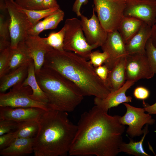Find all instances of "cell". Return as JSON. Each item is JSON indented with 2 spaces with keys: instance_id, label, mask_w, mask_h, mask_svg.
I'll use <instances>...</instances> for the list:
<instances>
[{
  "instance_id": "obj_29",
  "label": "cell",
  "mask_w": 156,
  "mask_h": 156,
  "mask_svg": "<svg viewBox=\"0 0 156 156\" xmlns=\"http://www.w3.org/2000/svg\"><path fill=\"white\" fill-rule=\"evenodd\" d=\"M16 4L20 8L28 10L44 9L43 0H15Z\"/></svg>"
},
{
  "instance_id": "obj_9",
  "label": "cell",
  "mask_w": 156,
  "mask_h": 156,
  "mask_svg": "<svg viewBox=\"0 0 156 156\" xmlns=\"http://www.w3.org/2000/svg\"><path fill=\"white\" fill-rule=\"evenodd\" d=\"M126 109L124 115L120 117V122L128 127L126 131L127 135L132 138L139 137L143 134L145 125H153L155 121L151 114L145 113L144 108H138L133 106L129 104L123 103Z\"/></svg>"
},
{
  "instance_id": "obj_39",
  "label": "cell",
  "mask_w": 156,
  "mask_h": 156,
  "mask_svg": "<svg viewBox=\"0 0 156 156\" xmlns=\"http://www.w3.org/2000/svg\"><path fill=\"white\" fill-rule=\"evenodd\" d=\"M88 0H75L73 5L72 11L77 16H80L81 15L80 10L82 5L87 4Z\"/></svg>"
},
{
  "instance_id": "obj_32",
  "label": "cell",
  "mask_w": 156,
  "mask_h": 156,
  "mask_svg": "<svg viewBox=\"0 0 156 156\" xmlns=\"http://www.w3.org/2000/svg\"><path fill=\"white\" fill-rule=\"evenodd\" d=\"M108 57V55L105 52L102 53L99 51L92 52L89 59L90 63L95 68L102 65Z\"/></svg>"
},
{
  "instance_id": "obj_8",
  "label": "cell",
  "mask_w": 156,
  "mask_h": 156,
  "mask_svg": "<svg viewBox=\"0 0 156 156\" xmlns=\"http://www.w3.org/2000/svg\"><path fill=\"white\" fill-rule=\"evenodd\" d=\"M22 83L13 86L8 92H0V107H34L48 110L46 104L30 98L32 93L31 88L29 86L23 85Z\"/></svg>"
},
{
  "instance_id": "obj_6",
  "label": "cell",
  "mask_w": 156,
  "mask_h": 156,
  "mask_svg": "<svg viewBox=\"0 0 156 156\" xmlns=\"http://www.w3.org/2000/svg\"><path fill=\"white\" fill-rule=\"evenodd\" d=\"M93 10L107 32L117 30L124 16L126 0H93Z\"/></svg>"
},
{
  "instance_id": "obj_33",
  "label": "cell",
  "mask_w": 156,
  "mask_h": 156,
  "mask_svg": "<svg viewBox=\"0 0 156 156\" xmlns=\"http://www.w3.org/2000/svg\"><path fill=\"white\" fill-rule=\"evenodd\" d=\"M18 122L8 119H0V135L15 131Z\"/></svg>"
},
{
  "instance_id": "obj_28",
  "label": "cell",
  "mask_w": 156,
  "mask_h": 156,
  "mask_svg": "<svg viewBox=\"0 0 156 156\" xmlns=\"http://www.w3.org/2000/svg\"><path fill=\"white\" fill-rule=\"evenodd\" d=\"M21 8L26 14L29 20L33 26L36 24L40 20L44 18H45L52 14L60 8H55L33 10Z\"/></svg>"
},
{
  "instance_id": "obj_20",
  "label": "cell",
  "mask_w": 156,
  "mask_h": 156,
  "mask_svg": "<svg viewBox=\"0 0 156 156\" xmlns=\"http://www.w3.org/2000/svg\"><path fill=\"white\" fill-rule=\"evenodd\" d=\"M126 57L121 58L109 71L105 83L111 92L119 89L125 82Z\"/></svg>"
},
{
  "instance_id": "obj_17",
  "label": "cell",
  "mask_w": 156,
  "mask_h": 156,
  "mask_svg": "<svg viewBox=\"0 0 156 156\" xmlns=\"http://www.w3.org/2000/svg\"><path fill=\"white\" fill-rule=\"evenodd\" d=\"M10 49L9 62L3 75L22 66L28 65L33 60L24 40L20 42L16 49Z\"/></svg>"
},
{
  "instance_id": "obj_22",
  "label": "cell",
  "mask_w": 156,
  "mask_h": 156,
  "mask_svg": "<svg viewBox=\"0 0 156 156\" xmlns=\"http://www.w3.org/2000/svg\"><path fill=\"white\" fill-rule=\"evenodd\" d=\"M143 22L134 17L124 16L120 23L117 30L125 44L138 31Z\"/></svg>"
},
{
  "instance_id": "obj_42",
  "label": "cell",
  "mask_w": 156,
  "mask_h": 156,
  "mask_svg": "<svg viewBox=\"0 0 156 156\" xmlns=\"http://www.w3.org/2000/svg\"><path fill=\"white\" fill-rule=\"evenodd\" d=\"M150 38L153 44L156 47V19L151 26V34Z\"/></svg>"
},
{
  "instance_id": "obj_37",
  "label": "cell",
  "mask_w": 156,
  "mask_h": 156,
  "mask_svg": "<svg viewBox=\"0 0 156 156\" xmlns=\"http://www.w3.org/2000/svg\"><path fill=\"white\" fill-rule=\"evenodd\" d=\"M133 94L135 97L137 99L144 100L148 98L150 93L148 90L146 88L139 86L134 89Z\"/></svg>"
},
{
  "instance_id": "obj_19",
  "label": "cell",
  "mask_w": 156,
  "mask_h": 156,
  "mask_svg": "<svg viewBox=\"0 0 156 156\" xmlns=\"http://www.w3.org/2000/svg\"><path fill=\"white\" fill-rule=\"evenodd\" d=\"M34 137L17 138L7 147L0 150V155L3 156H22L33 152Z\"/></svg>"
},
{
  "instance_id": "obj_7",
  "label": "cell",
  "mask_w": 156,
  "mask_h": 156,
  "mask_svg": "<svg viewBox=\"0 0 156 156\" xmlns=\"http://www.w3.org/2000/svg\"><path fill=\"white\" fill-rule=\"evenodd\" d=\"M5 1L6 9L10 17V48L13 49L28 36V31L33 26L25 13L14 2H12L9 0Z\"/></svg>"
},
{
  "instance_id": "obj_38",
  "label": "cell",
  "mask_w": 156,
  "mask_h": 156,
  "mask_svg": "<svg viewBox=\"0 0 156 156\" xmlns=\"http://www.w3.org/2000/svg\"><path fill=\"white\" fill-rule=\"evenodd\" d=\"M94 68L97 75L102 80L105 82L109 71L107 67L104 64Z\"/></svg>"
},
{
  "instance_id": "obj_26",
  "label": "cell",
  "mask_w": 156,
  "mask_h": 156,
  "mask_svg": "<svg viewBox=\"0 0 156 156\" xmlns=\"http://www.w3.org/2000/svg\"><path fill=\"white\" fill-rule=\"evenodd\" d=\"M10 21L6 20L4 16L2 14H0V52L8 47H10Z\"/></svg>"
},
{
  "instance_id": "obj_40",
  "label": "cell",
  "mask_w": 156,
  "mask_h": 156,
  "mask_svg": "<svg viewBox=\"0 0 156 156\" xmlns=\"http://www.w3.org/2000/svg\"><path fill=\"white\" fill-rule=\"evenodd\" d=\"M43 7L44 9L60 8V5L56 0H43Z\"/></svg>"
},
{
  "instance_id": "obj_21",
  "label": "cell",
  "mask_w": 156,
  "mask_h": 156,
  "mask_svg": "<svg viewBox=\"0 0 156 156\" xmlns=\"http://www.w3.org/2000/svg\"><path fill=\"white\" fill-rule=\"evenodd\" d=\"M29 64L22 66L0 77V92L4 93L13 86L22 83L27 77Z\"/></svg>"
},
{
  "instance_id": "obj_25",
  "label": "cell",
  "mask_w": 156,
  "mask_h": 156,
  "mask_svg": "<svg viewBox=\"0 0 156 156\" xmlns=\"http://www.w3.org/2000/svg\"><path fill=\"white\" fill-rule=\"evenodd\" d=\"M39 119L18 122L16 138H30L36 135L39 128Z\"/></svg>"
},
{
  "instance_id": "obj_2",
  "label": "cell",
  "mask_w": 156,
  "mask_h": 156,
  "mask_svg": "<svg viewBox=\"0 0 156 156\" xmlns=\"http://www.w3.org/2000/svg\"><path fill=\"white\" fill-rule=\"evenodd\" d=\"M43 66L55 70L73 82L84 96L104 99L111 92L90 61L73 52L53 48L45 54Z\"/></svg>"
},
{
  "instance_id": "obj_3",
  "label": "cell",
  "mask_w": 156,
  "mask_h": 156,
  "mask_svg": "<svg viewBox=\"0 0 156 156\" xmlns=\"http://www.w3.org/2000/svg\"><path fill=\"white\" fill-rule=\"evenodd\" d=\"M68 112L49 109L39 119L38 132L34 137L35 156H65L68 154L77 129Z\"/></svg>"
},
{
  "instance_id": "obj_43",
  "label": "cell",
  "mask_w": 156,
  "mask_h": 156,
  "mask_svg": "<svg viewBox=\"0 0 156 156\" xmlns=\"http://www.w3.org/2000/svg\"><path fill=\"white\" fill-rule=\"evenodd\" d=\"M9 0L12 2H14V0Z\"/></svg>"
},
{
  "instance_id": "obj_12",
  "label": "cell",
  "mask_w": 156,
  "mask_h": 156,
  "mask_svg": "<svg viewBox=\"0 0 156 156\" xmlns=\"http://www.w3.org/2000/svg\"><path fill=\"white\" fill-rule=\"evenodd\" d=\"M101 47L103 51L108 55L104 64L109 71L121 58L128 55L125 44L118 30L108 32L107 39Z\"/></svg>"
},
{
  "instance_id": "obj_11",
  "label": "cell",
  "mask_w": 156,
  "mask_h": 156,
  "mask_svg": "<svg viewBox=\"0 0 156 156\" xmlns=\"http://www.w3.org/2000/svg\"><path fill=\"white\" fill-rule=\"evenodd\" d=\"M124 14L152 26L156 19V0H126Z\"/></svg>"
},
{
  "instance_id": "obj_10",
  "label": "cell",
  "mask_w": 156,
  "mask_h": 156,
  "mask_svg": "<svg viewBox=\"0 0 156 156\" xmlns=\"http://www.w3.org/2000/svg\"><path fill=\"white\" fill-rule=\"evenodd\" d=\"M126 80L135 82L141 79H150L155 73L145 53L128 55L126 57Z\"/></svg>"
},
{
  "instance_id": "obj_15",
  "label": "cell",
  "mask_w": 156,
  "mask_h": 156,
  "mask_svg": "<svg viewBox=\"0 0 156 156\" xmlns=\"http://www.w3.org/2000/svg\"><path fill=\"white\" fill-rule=\"evenodd\" d=\"M45 111L34 107H0V119H8L18 122L39 119Z\"/></svg>"
},
{
  "instance_id": "obj_24",
  "label": "cell",
  "mask_w": 156,
  "mask_h": 156,
  "mask_svg": "<svg viewBox=\"0 0 156 156\" xmlns=\"http://www.w3.org/2000/svg\"><path fill=\"white\" fill-rule=\"evenodd\" d=\"M148 125H146L144 129L143 136L139 141L136 142L129 138L130 141L128 143L123 142L119 147V152H124L135 156H150L144 151L143 146L145 138L148 132Z\"/></svg>"
},
{
  "instance_id": "obj_23",
  "label": "cell",
  "mask_w": 156,
  "mask_h": 156,
  "mask_svg": "<svg viewBox=\"0 0 156 156\" xmlns=\"http://www.w3.org/2000/svg\"><path fill=\"white\" fill-rule=\"evenodd\" d=\"M22 84L24 86H29L31 88L32 93L30 97L32 99L47 105V99L40 88L36 79L33 60L28 66L27 76Z\"/></svg>"
},
{
  "instance_id": "obj_14",
  "label": "cell",
  "mask_w": 156,
  "mask_h": 156,
  "mask_svg": "<svg viewBox=\"0 0 156 156\" xmlns=\"http://www.w3.org/2000/svg\"><path fill=\"white\" fill-rule=\"evenodd\" d=\"M135 83L133 81L127 80L122 87L117 90L111 92L105 98L101 99L95 97L94 105L108 112V110L112 107L117 106L122 103L131 102L132 97L126 96V92Z\"/></svg>"
},
{
  "instance_id": "obj_34",
  "label": "cell",
  "mask_w": 156,
  "mask_h": 156,
  "mask_svg": "<svg viewBox=\"0 0 156 156\" xmlns=\"http://www.w3.org/2000/svg\"><path fill=\"white\" fill-rule=\"evenodd\" d=\"M51 16V14L45 17L43 20L39 21L29 30L28 35L33 36H39L41 32L44 30L46 25Z\"/></svg>"
},
{
  "instance_id": "obj_16",
  "label": "cell",
  "mask_w": 156,
  "mask_h": 156,
  "mask_svg": "<svg viewBox=\"0 0 156 156\" xmlns=\"http://www.w3.org/2000/svg\"><path fill=\"white\" fill-rule=\"evenodd\" d=\"M24 41L33 60L35 72L43 66L45 54L53 48L47 44L44 38L28 35Z\"/></svg>"
},
{
  "instance_id": "obj_13",
  "label": "cell",
  "mask_w": 156,
  "mask_h": 156,
  "mask_svg": "<svg viewBox=\"0 0 156 156\" xmlns=\"http://www.w3.org/2000/svg\"><path fill=\"white\" fill-rule=\"evenodd\" d=\"M80 17L82 30L88 43L91 45L101 47L107 39L108 32L102 26L94 10L90 18L82 14Z\"/></svg>"
},
{
  "instance_id": "obj_27",
  "label": "cell",
  "mask_w": 156,
  "mask_h": 156,
  "mask_svg": "<svg viewBox=\"0 0 156 156\" xmlns=\"http://www.w3.org/2000/svg\"><path fill=\"white\" fill-rule=\"evenodd\" d=\"M65 29L63 27L57 32L50 33L48 37L44 38L47 44L53 49L60 51H63L64 42Z\"/></svg>"
},
{
  "instance_id": "obj_31",
  "label": "cell",
  "mask_w": 156,
  "mask_h": 156,
  "mask_svg": "<svg viewBox=\"0 0 156 156\" xmlns=\"http://www.w3.org/2000/svg\"><path fill=\"white\" fill-rule=\"evenodd\" d=\"M64 13L59 8L51 14V18L47 23L44 30L55 29L57 28L59 24L63 20L64 16Z\"/></svg>"
},
{
  "instance_id": "obj_18",
  "label": "cell",
  "mask_w": 156,
  "mask_h": 156,
  "mask_svg": "<svg viewBox=\"0 0 156 156\" xmlns=\"http://www.w3.org/2000/svg\"><path fill=\"white\" fill-rule=\"evenodd\" d=\"M151 26L143 22L138 31L125 44L128 55L145 53V47L150 38Z\"/></svg>"
},
{
  "instance_id": "obj_41",
  "label": "cell",
  "mask_w": 156,
  "mask_h": 156,
  "mask_svg": "<svg viewBox=\"0 0 156 156\" xmlns=\"http://www.w3.org/2000/svg\"><path fill=\"white\" fill-rule=\"evenodd\" d=\"M143 105L145 112L151 115L156 114V102L151 105H149L143 101Z\"/></svg>"
},
{
  "instance_id": "obj_35",
  "label": "cell",
  "mask_w": 156,
  "mask_h": 156,
  "mask_svg": "<svg viewBox=\"0 0 156 156\" xmlns=\"http://www.w3.org/2000/svg\"><path fill=\"white\" fill-rule=\"evenodd\" d=\"M16 130L0 135V150L9 145L16 138Z\"/></svg>"
},
{
  "instance_id": "obj_4",
  "label": "cell",
  "mask_w": 156,
  "mask_h": 156,
  "mask_svg": "<svg viewBox=\"0 0 156 156\" xmlns=\"http://www.w3.org/2000/svg\"><path fill=\"white\" fill-rule=\"evenodd\" d=\"M35 75L49 109L71 112L82 101L84 96L78 87L55 70L43 66Z\"/></svg>"
},
{
  "instance_id": "obj_1",
  "label": "cell",
  "mask_w": 156,
  "mask_h": 156,
  "mask_svg": "<svg viewBox=\"0 0 156 156\" xmlns=\"http://www.w3.org/2000/svg\"><path fill=\"white\" fill-rule=\"evenodd\" d=\"M121 116L108 114L94 105L81 115L68 154L73 156H116L123 141L125 125Z\"/></svg>"
},
{
  "instance_id": "obj_36",
  "label": "cell",
  "mask_w": 156,
  "mask_h": 156,
  "mask_svg": "<svg viewBox=\"0 0 156 156\" xmlns=\"http://www.w3.org/2000/svg\"><path fill=\"white\" fill-rule=\"evenodd\" d=\"M10 47L0 52V77L3 75L8 64L10 52Z\"/></svg>"
},
{
  "instance_id": "obj_5",
  "label": "cell",
  "mask_w": 156,
  "mask_h": 156,
  "mask_svg": "<svg viewBox=\"0 0 156 156\" xmlns=\"http://www.w3.org/2000/svg\"><path fill=\"white\" fill-rule=\"evenodd\" d=\"M64 42V50L73 52L86 60L89 59L92 50L98 47L87 42L83 30L81 20L73 18L66 19Z\"/></svg>"
},
{
  "instance_id": "obj_30",
  "label": "cell",
  "mask_w": 156,
  "mask_h": 156,
  "mask_svg": "<svg viewBox=\"0 0 156 156\" xmlns=\"http://www.w3.org/2000/svg\"><path fill=\"white\" fill-rule=\"evenodd\" d=\"M145 50L149 62L155 74H156V47L153 44L150 38L146 43Z\"/></svg>"
}]
</instances>
